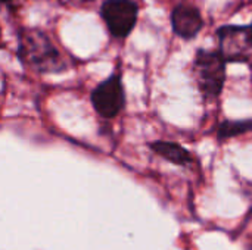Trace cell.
<instances>
[{
    "label": "cell",
    "instance_id": "1",
    "mask_svg": "<svg viewBox=\"0 0 252 250\" xmlns=\"http://www.w3.org/2000/svg\"><path fill=\"white\" fill-rule=\"evenodd\" d=\"M18 53L22 63L37 72H59L66 68L58 49L40 29H25L21 32Z\"/></svg>",
    "mask_w": 252,
    "mask_h": 250
},
{
    "label": "cell",
    "instance_id": "2",
    "mask_svg": "<svg viewBox=\"0 0 252 250\" xmlns=\"http://www.w3.org/2000/svg\"><path fill=\"white\" fill-rule=\"evenodd\" d=\"M193 68L199 90L204 97H219L226 81V60L223 56L219 52L198 49L193 59Z\"/></svg>",
    "mask_w": 252,
    "mask_h": 250
},
{
    "label": "cell",
    "instance_id": "3",
    "mask_svg": "<svg viewBox=\"0 0 252 250\" xmlns=\"http://www.w3.org/2000/svg\"><path fill=\"white\" fill-rule=\"evenodd\" d=\"M219 53L227 62H247L252 50L250 27L223 25L217 29Z\"/></svg>",
    "mask_w": 252,
    "mask_h": 250
},
{
    "label": "cell",
    "instance_id": "4",
    "mask_svg": "<svg viewBox=\"0 0 252 250\" xmlns=\"http://www.w3.org/2000/svg\"><path fill=\"white\" fill-rule=\"evenodd\" d=\"M139 7L133 0H105L100 16L109 32L117 38H126L134 28Z\"/></svg>",
    "mask_w": 252,
    "mask_h": 250
},
{
    "label": "cell",
    "instance_id": "5",
    "mask_svg": "<svg viewBox=\"0 0 252 250\" xmlns=\"http://www.w3.org/2000/svg\"><path fill=\"white\" fill-rule=\"evenodd\" d=\"M92 103L94 111L103 118L117 116L126 103L124 87L120 74H112L103 80L92 93Z\"/></svg>",
    "mask_w": 252,
    "mask_h": 250
},
{
    "label": "cell",
    "instance_id": "6",
    "mask_svg": "<svg viewBox=\"0 0 252 250\" xmlns=\"http://www.w3.org/2000/svg\"><path fill=\"white\" fill-rule=\"evenodd\" d=\"M171 25H173V31L179 37L185 40H192L202 29L204 21L201 12L195 6L180 3L171 12Z\"/></svg>",
    "mask_w": 252,
    "mask_h": 250
},
{
    "label": "cell",
    "instance_id": "7",
    "mask_svg": "<svg viewBox=\"0 0 252 250\" xmlns=\"http://www.w3.org/2000/svg\"><path fill=\"white\" fill-rule=\"evenodd\" d=\"M149 147L157 155H159L161 158H164L165 161H168L171 164L185 167V165H189L192 162V156H190L189 150H186L179 143H174V141H161L159 140V141L151 143Z\"/></svg>",
    "mask_w": 252,
    "mask_h": 250
},
{
    "label": "cell",
    "instance_id": "8",
    "mask_svg": "<svg viewBox=\"0 0 252 250\" xmlns=\"http://www.w3.org/2000/svg\"><path fill=\"white\" fill-rule=\"evenodd\" d=\"M252 131V119H242V121H223L219 125V131H217V137L220 140H227V139H233L242 134H247Z\"/></svg>",
    "mask_w": 252,
    "mask_h": 250
},
{
    "label": "cell",
    "instance_id": "9",
    "mask_svg": "<svg viewBox=\"0 0 252 250\" xmlns=\"http://www.w3.org/2000/svg\"><path fill=\"white\" fill-rule=\"evenodd\" d=\"M1 3H4V4H9V6H12L16 0H0Z\"/></svg>",
    "mask_w": 252,
    "mask_h": 250
},
{
    "label": "cell",
    "instance_id": "10",
    "mask_svg": "<svg viewBox=\"0 0 252 250\" xmlns=\"http://www.w3.org/2000/svg\"><path fill=\"white\" fill-rule=\"evenodd\" d=\"M0 47H1V28H0Z\"/></svg>",
    "mask_w": 252,
    "mask_h": 250
},
{
    "label": "cell",
    "instance_id": "11",
    "mask_svg": "<svg viewBox=\"0 0 252 250\" xmlns=\"http://www.w3.org/2000/svg\"><path fill=\"white\" fill-rule=\"evenodd\" d=\"M250 29H251V37H252V24L250 25Z\"/></svg>",
    "mask_w": 252,
    "mask_h": 250
}]
</instances>
